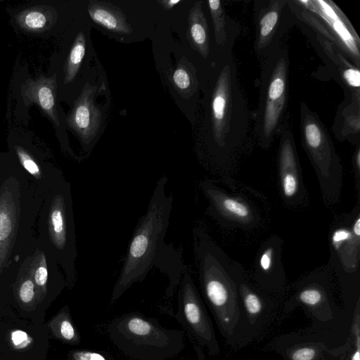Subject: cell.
Instances as JSON below:
<instances>
[{
	"instance_id": "cell-28",
	"label": "cell",
	"mask_w": 360,
	"mask_h": 360,
	"mask_svg": "<svg viewBox=\"0 0 360 360\" xmlns=\"http://www.w3.org/2000/svg\"><path fill=\"white\" fill-rule=\"evenodd\" d=\"M15 150L21 165L36 179L41 178L40 168L32 156L21 146H15Z\"/></svg>"
},
{
	"instance_id": "cell-25",
	"label": "cell",
	"mask_w": 360,
	"mask_h": 360,
	"mask_svg": "<svg viewBox=\"0 0 360 360\" xmlns=\"http://www.w3.org/2000/svg\"><path fill=\"white\" fill-rule=\"evenodd\" d=\"M172 82L175 88L183 96H191L196 89L197 80L194 73L183 65L174 71Z\"/></svg>"
},
{
	"instance_id": "cell-23",
	"label": "cell",
	"mask_w": 360,
	"mask_h": 360,
	"mask_svg": "<svg viewBox=\"0 0 360 360\" xmlns=\"http://www.w3.org/2000/svg\"><path fill=\"white\" fill-rule=\"evenodd\" d=\"M86 50V38L79 32L72 44L64 65V84L71 83L76 77L80 68Z\"/></svg>"
},
{
	"instance_id": "cell-27",
	"label": "cell",
	"mask_w": 360,
	"mask_h": 360,
	"mask_svg": "<svg viewBox=\"0 0 360 360\" xmlns=\"http://www.w3.org/2000/svg\"><path fill=\"white\" fill-rule=\"evenodd\" d=\"M31 257L27 258L22 264L25 274L22 276L21 283L19 288L18 295L22 302L29 304L33 301L35 297L36 286L34 282L31 269Z\"/></svg>"
},
{
	"instance_id": "cell-11",
	"label": "cell",
	"mask_w": 360,
	"mask_h": 360,
	"mask_svg": "<svg viewBox=\"0 0 360 360\" xmlns=\"http://www.w3.org/2000/svg\"><path fill=\"white\" fill-rule=\"evenodd\" d=\"M332 75L342 86L344 94L360 99V71L348 56L333 41L300 23Z\"/></svg>"
},
{
	"instance_id": "cell-5",
	"label": "cell",
	"mask_w": 360,
	"mask_h": 360,
	"mask_svg": "<svg viewBox=\"0 0 360 360\" xmlns=\"http://www.w3.org/2000/svg\"><path fill=\"white\" fill-rule=\"evenodd\" d=\"M255 131L259 145L270 147L281 127L288 97L289 56L278 43L264 56Z\"/></svg>"
},
{
	"instance_id": "cell-34",
	"label": "cell",
	"mask_w": 360,
	"mask_h": 360,
	"mask_svg": "<svg viewBox=\"0 0 360 360\" xmlns=\"http://www.w3.org/2000/svg\"><path fill=\"white\" fill-rule=\"evenodd\" d=\"M181 1L180 0H162V1H158V3L166 10H171L174 8V6H176L177 4H179Z\"/></svg>"
},
{
	"instance_id": "cell-33",
	"label": "cell",
	"mask_w": 360,
	"mask_h": 360,
	"mask_svg": "<svg viewBox=\"0 0 360 360\" xmlns=\"http://www.w3.org/2000/svg\"><path fill=\"white\" fill-rule=\"evenodd\" d=\"M352 166L354 172V178L356 181V188L360 193V145L356 146L353 157Z\"/></svg>"
},
{
	"instance_id": "cell-9",
	"label": "cell",
	"mask_w": 360,
	"mask_h": 360,
	"mask_svg": "<svg viewBox=\"0 0 360 360\" xmlns=\"http://www.w3.org/2000/svg\"><path fill=\"white\" fill-rule=\"evenodd\" d=\"M200 186L209 202L208 213L222 226L252 229L259 225L261 216L246 198L229 193L210 181H202Z\"/></svg>"
},
{
	"instance_id": "cell-21",
	"label": "cell",
	"mask_w": 360,
	"mask_h": 360,
	"mask_svg": "<svg viewBox=\"0 0 360 360\" xmlns=\"http://www.w3.org/2000/svg\"><path fill=\"white\" fill-rule=\"evenodd\" d=\"M202 4L196 1L189 11L186 37L192 48L206 58L210 53V34Z\"/></svg>"
},
{
	"instance_id": "cell-31",
	"label": "cell",
	"mask_w": 360,
	"mask_h": 360,
	"mask_svg": "<svg viewBox=\"0 0 360 360\" xmlns=\"http://www.w3.org/2000/svg\"><path fill=\"white\" fill-rule=\"evenodd\" d=\"M13 345L17 349L26 347L32 341L28 335L23 330H15L11 334Z\"/></svg>"
},
{
	"instance_id": "cell-20",
	"label": "cell",
	"mask_w": 360,
	"mask_h": 360,
	"mask_svg": "<svg viewBox=\"0 0 360 360\" xmlns=\"http://www.w3.org/2000/svg\"><path fill=\"white\" fill-rule=\"evenodd\" d=\"M87 11L91 20L106 30L125 34H129L133 31L122 11L112 3L90 1Z\"/></svg>"
},
{
	"instance_id": "cell-10",
	"label": "cell",
	"mask_w": 360,
	"mask_h": 360,
	"mask_svg": "<svg viewBox=\"0 0 360 360\" xmlns=\"http://www.w3.org/2000/svg\"><path fill=\"white\" fill-rule=\"evenodd\" d=\"M309 10L331 35L336 44L352 62L360 67V41L349 19L330 0L299 1Z\"/></svg>"
},
{
	"instance_id": "cell-15",
	"label": "cell",
	"mask_w": 360,
	"mask_h": 360,
	"mask_svg": "<svg viewBox=\"0 0 360 360\" xmlns=\"http://www.w3.org/2000/svg\"><path fill=\"white\" fill-rule=\"evenodd\" d=\"M96 92V86L86 83L67 118L68 125L86 145L94 140L101 124V112L94 102Z\"/></svg>"
},
{
	"instance_id": "cell-14",
	"label": "cell",
	"mask_w": 360,
	"mask_h": 360,
	"mask_svg": "<svg viewBox=\"0 0 360 360\" xmlns=\"http://www.w3.org/2000/svg\"><path fill=\"white\" fill-rule=\"evenodd\" d=\"M287 0L256 1L255 4V37L254 49L257 56L264 57L276 42Z\"/></svg>"
},
{
	"instance_id": "cell-22",
	"label": "cell",
	"mask_w": 360,
	"mask_h": 360,
	"mask_svg": "<svg viewBox=\"0 0 360 360\" xmlns=\"http://www.w3.org/2000/svg\"><path fill=\"white\" fill-rule=\"evenodd\" d=\"M16 23L24 31L40 33L50 30L58 19L57 11L47 5L25 8L15 17Z\"/></svg>"
},
{
	"instance_id": "cell-3",
	"label": "cell",
	"mask_w": 360,
	"mask_h": 360,
	"mask_svg": "<svg viewBox=\"0 0 360 360\" xmlns=\"http://www.w3.org/2000/svg\"><path fill=\"white\" fill-rule=\"evenodd\" d=\"M249 111L230 53L217 72L210 100V129L214 146L227 158L247 135Z\"/></svg>"
},
{
	"instance_id": "cell-2",
	"label": "cell",
	"mask_w": 360,
	"mask_h": 360,
	"mask_svg": "<svg viewBox=\"0 0 360 360\" xmlns=\"http://www.w3.org/2000/svg\"><path fill=\"white\" fill-rule=\"evenodd\" d=\"M193 248L203 295L221 331L231 335L240 316L234 260L200 227L193 231Z\"/></svg>"
},
{
	"instance_id": "cell-26",
	"label": "cell",
	"mask_w": 360,
	"mask_h": 360,
	"mask_svg": "<svg viewBox=\"0 0 360 360\" xmlns=\"http://www.w3.org/2000/svg\"><path fill=\"white\" fill-rule=\"evenodd\" d=\"M30 266L36 288L45 290L48 279V269L46 255L43 251L37 250L31 257Z\"/></svg>"
},
{
	"instance_id": "cell-7",
	"label": "cell",
	"mask_w": 360,
	"mask_h": 360,
	"mask_svg": "<svg viewBox=\"0 0 360 360\" xmlns=\"http://www.w3.org/2000/svg\"><path fill=\"white\" fill-rule=\"evenodd\" d=\"M329 266L344 276L360 270V203L348 214L335 217L329 231Z\"/></svg>"
},
{
	"instance_id": "cell-32",
	"label": "cell",
	"mask_w": 360,
	"mask_h": 360,
	"mask_svg": "<svg viewBox=\"0 0 360 360\" xmlns=\"http://www.w3.org/2000/svg\"><path fill=\"white\" fill-rule=\"evenodd\" d=\"M317 352L312 347H302L295 350L291 354L292 360H313Z\"/></svg>"
},
{
	"instance_id": "cell-6",
	"label": "cell",
	"mask_w": 360,
	"mask_h": 360,
	"mask_svg": "<svg viewBox=\"0 0 360 360\" xmlns=\"http://www.w3.org/2000/svg\"><path fill=\"white\" fill-rule=\"evenodd\" d=\"M302 147L315 171L321 197L326 205L340 198L343 169L333 140L318 115L305 103L300 107Z\"/></svg>"
},
{
	"instance_id": "cell-29",
	"label": "cell",
	"mask_w": 360,
	"mask_h": 360,
	"mask_svg": "<svg viewBox=\"0 0 360 360\" xmlns=\"http://www.w3.org/2000/svg\"><path fill=\"white\" fill-rule=\"evenodd\" d=\"M58 327L60 335L63 340L68 342L78 344L80 338L70 319L67 316H63L60 320Z\"/></svg>"
},
{
	"instance_id": "cell-13",
	"label": "cell",
	"mask_w": 360,
	"mask_h": 360,
	"mask_svg": "<svg viewBox=\"0 0 360 360\" xmlns=\"http://www.w3.org/2000/svg\"><path fill=\"white\" fill-rule=\"evenodd\" d=\"M20 214V185L13 176L0 187V274L6 267L16 240Z\"/></svg>"
},
{
	"instance_id": "cell-12",
	"label": "cell",
	"mask_w": 360,
	"mask_h": 360,
	"mask_svg": "<svg viewBox=\"0 0 360 360\" xmlns=\"http://www.w3.org/2000/svg\"><path fill=\"white\" fill-rule=\"evenodd\" d=\"M278 181L281 197L287 205H297L305 199L302 170L292 131L279 129Z\"/></svg>"
},
{
	"instance_id": "cell-19",
	"label": "cell",
	"mask_w": 360,
	"mask_h": 360,
	"mask_svg": "<svg viewBox=\"0 0 360 360\" xmlns=\"http://www.w3.org/2000/svg\"><path fill=\"white\" fill-rule=\"evenodd\" d=\"M69 212L65 195L62 193L56 194L49 209L48 228L51 243L60 251L65 250L70 245Z\"/></svg>"
},
{
	"instance_id": "cell-8",
	"label": "cell",
	"mask_w": 360,
	"mask_h": 360,
	"mask_svg": "<svg viewBox=\"0 0 360 360\" xmlns=\"http://www.w3.org/2000/svg\"><path fill=\"white\" fill-rule=\"evenodd\" d=\"M177 321L199 345L212 355L219 347L212 322L189 272L186 269L178 287Z\"/></svg>"
},
{
	"instance_id": "cell-17",
	"label": "cell",
	"mask_w": 360,
	"mask_h": 360,
	"mask_svg": "<svg viewBox=\"0 0 360 360\" xmlns=\"http://www.w3.org/2000/svg\"><path fill=\"white\" fill-rule=\"evenodd\" d=\"M57 79L39 76L36 79H27L22 89V97L25 105L37 104L41 111L56 125H59L56 109Z\"/></svg>"
},
{
	"instance_id": "cell-30",
	"label": "cell",
	"mask_w": 360,
	"mask_h": 360,
	"mask_svg": "<svg viewBox=\"0 0 360 360\" xmlns=\"http://www.w3.org/2000/svg\"><path fill=\"white\" fill-rule=\"evenodd\" d=\"M70 360H117L111 355L101 352L75 350L71 353Z\"/></svg>"
},
{
	"instance_id": "cell-35",
	"label": "cell",
	"mask_w": 360,
	"mask_h": 360,
	"mask_svg": "<svg viewBox=\"0 0 360 360\" xmlns=\"http://www.w3.org/2000/svg\"><path fill=\"white\" fill-rule=\"evenodd\" d=\"M352 360H360V352L359 350L356 349L353 356L352 357Z\"/></svg>"
},
{
	"instance_id": "cell-24",
	"label": "cell",
	"mask_w": 360,
	"mask_h": 360,
	"mask_svg": "<svg viewBox=\"0 0 360 360\" xmlns=\"http://www.w3.org/2000/svg\"><path fill=\"white\" fill-rule=\"evenodd\" d=\"M207 4L213 25L215 42L218 46H225L229 42V38L226 13L221 1L210 0Z\"/></svg>"
},
{
	"instance_id": "cell-18",
	"label": "cell",
	"mask_w": 360,
	"mask_h": 360,
	"mask_svg": "<svg viewBox=\"0 0 360 360\" xmlns=\"http://www.w3.org/2000/svg\"><path fill=\"white\" fill-rule=\"evenodd\" d=\"M335 137L347 141L355 146L360 145V99L345 94L338 106L332 127Z\"/></svg>"
},
{
	"instance_id": "cell-1",
	"label": "cell",
	"mask_w": 360,
	"mask_h": 360,
	"mask_svg": "<svg viewBox=\"0 0 360 360\" xmlns=\"http://www.w3.org/2000/svg\"><path fill=\"white\" fill-rule=\"evenodd\" d=\"M167 177L160 178L145 214L139 219L112 288L110 304H113L135 283L143 281L153 268L168 277L165 295L172 300L186 269L181 251L165 243L169 224L173 196L167 195Z\"/></svg>"
},
{
	"instance_id": "cell-4",
	"label": "cell",
	"mask_w": 360,
	"mask_h": 360,
	"mask_svg": "<svg viewBox=\"0 0 360 360\" xmlns=\"http://www.w3.org/2000/svg\"><path fill=\"white\" fill-rule=\"evenodd\" d=\"M107 333L116 348L133 360H170L185 348L181 330L164 328L155 319L139 312L115 318Z\"/></svg>"
},
{
	"instance_id": "cell-16",
	"label": "cell",
	"mask_w": 360,
	"mask_h": 360,
	"mask_svg": "<svg viewBox=\"0 0 360 360\" xmlns=\"http://www.w3.org/2000/svg\"><path fill=\"white\" fill-rule=\"evenodd\" d=\"M283 245V239L272 235L259 248L254 266V275L259 283L269 285L282 283L285 280Z\"/></svg>"
}]
</instances>
